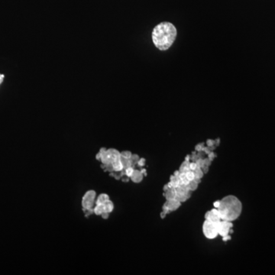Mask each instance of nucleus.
<instances>
[{
    "instance_id": "obj_1",
    "label": "nucleus",
    "mask_w": 275,
    "mask_h": 275,
    "mask_svg": "<svg viewBox=\"0 0 275 275\" xmlns=\"http://www.w3.org/2000/svg\"><path fill=\"white\" fill-rule=\"evenodd\" d=\"M177 29L170 22L163 21L155 26L152 31V41L157 48L160 50L169 49L175 41Z\"/></svg>"
},
{
    "instance_id": "obj_2",
    "label": "nucleus",
    "mask_w": 275,
    "mask_h": 275,
    "mask_svg": "<svg viewBox=\"0 0 275 275\" xmlns=\"http://www.w3.org/2000/svg\"><path fill=\"white\" fill-rule=\"evenodd\" d=\"M217 209L222 220L233 222L241 215L242 204L238 197L229 195L220 200V205Z\"/></svg>"
},
{
    "instance_id": "obj_3",
    "label": "nucleus",
    "mask_w": 275,
    "mask_h": 275,
    "mask_svg": "<svg viewBox=\"0 0 275 275\" xmlns=\"http://www.w3.org/2000/svg\"><path fill=\"white\" fill-rule=\"evenodd\" d=\"M203 232L208 239H214L218 235V223H213L205 220L203 224Z\"/></svg>"
},
{
    "instance_id": "obj_4",
    "label": "nucleus",
    "mask_w": 275,
    "mask_h": 275,
    "mask_svg": "<svg viewBox=\"0 0 275 275\" xmlns=\"http://www.w3.org/2000/svg\"><path fill=\"white\" fill-rule=\"evenodd\" d=\"M96 196V192L94 190H90L86 193L82 200V206L85 212L88 210H93V203Z\"/></svg>"
},
{
    "instance_id": "obj_5",
    "label": "nucleus",
    "mask_w": 275,
    "mask_h": 275,
    "mask_svg": "<svg viewBox=\"0 0 275 275\" xmlns=\"http://www.w3.org/2000/svg\"><path fill=\"white\" fill-rule=\"evenodd\" d=\"M233 228V223L232 222L226 221V220H221L219 222H218V235L222 237L226 236L229 235L230 229Z\"/></svg>"
},
{
    "instance_id": "obj_6",
    "label": "nucleus",
    "mask_w": 275,
    "mask_h": 275,
    "mask_svg": "<svg viewBox=\"0 0 275 275\" xmlns=\"http://www.w3.org/2000/svg\"><path fill=\"white\" fill-rule=\"evenodd\" d=\"M205 219L213 223H218L222 220L220 218L219 212L216 208L207 211L205 214Z\"/></svg>"
},
{
    "instance_id": "obj_7",
    "label": "nucleus",
    "mask_w": 275,
    "mask_h": 275,
    "mask_svg": "<svg viewBox=\"0 0 275 275\" xmlns=\"http://www.w3.org/2000/svg\"><path fill=\"white\" fill-rule=\"evenodd\" d=\"M164 204L167 205V206L168 207L169 210L170 212H173V211H175L181 206V203L180 201H178L176 199H173V200H167L166 203Z\"/></svg>"
},
{
    "instance_id": "obj_8",
    "label": "nucleus",
    "mask_w": 275,
    "mask_h": 275,
    "mask_svg": "<svg viewBox=\"0 0 275 275\" xmlns=\"http://www.w3.org/2000/svg\"><path fill=\"white\" fill-rule=\"evenodd\" d=\"M143 174H141V170H134V173L133 174L131 175V177H130L131 180H132L134 183H138L140 182H141L142 179H143Z\"/></svg>"
},
{
    "instance_id": "obj_9",
    "label": "nucleus",
    "mask_w": 275,
    "mask_h": 275,
    "mask_svg": "<svg viewBox=\"0 0 275 275\" xmlns=\"http://www.w3.org/2000/svg\"><path fill=\"white\" fill-rule=\"evenodd\" d=\"M165 199L167 200H170L173 199H175L176 196H177V191H176L175 188H169L167 191H165V193H163Z\"/></svg>"
},
{
    "instance_id": "obj_10",
    "label": "nucleus",
    "mask_w": 275,
    "mask_h": 275,
    "mask_svg": "<svg viewBox=\"0 0 275 275\" xmlns=\"http://www.w3.org/2000/svg\"><path fill=\"white\" fill-rule=\"evenodd\" d=\"M103 208L105 212H108L110 213L111 212H112L113 209H114V205H113L112 202L108 200L103 203Z\"/></svg>"
},
{
    "instance_id": "obj_11",
    "label": "nucleus",
    "mask_w": 275,
    "mask_h": 275,
    "mask_svg": "<svg viewBox=\"0 0 275 275\" xmlns=\"http://www.w3.org/2000/svg\"><path fill=\"white\" fill-rule=\"evenodd\" d=\"M108 200H109V196L107 194H100L97 198V200H96V204H103L105 202H106Z\"/></svg>"
},
{
    "instance_id": "obj_12",
    "label": "nucleus",
    "mask_w": 275,
    "mask_h": 275,
    "mask_svg": "<svg viewBox=\"0 0 275 275\" xmlns=\"http://www.w3.org/2000/svg\"><path fill=\"white\" fill-rule=\"evenodd\" d=\"M189 170H190L189 169V161L184 160V161L181 163V165H180L179 170H180V172L186 173L187 171H189Z\"/></svg>"
},
{
    "instance_id": "obj_13",
    "label": "nucleus",
    "mask_w": 275,
    "mask_h": 275,
    "mask_svg": "<svg viewBox=\"0 0 275 275\" xmlns=\"http://www.w3.org/2000/svg\"><path fill=\"white\" fill-rule=\"evenodd\" d=\"M104 212L103 204H96L95 208L93 209V212L96 215H101Z\"/></svg>"
},
{
    "instance_id": "obj_14",
    "label": "nucleus",
    "mask_w": 275,
    "mask_h": 275,
    "mask_svg": "<svg viewBox=\"0 0 275 275\" xmlns=\"http://www.w3.org/2000/svg\"><path fill=\"white\" fill-rule=\"evenodd\" d=\"M121 160H122V165H123V167L124 169L127 167H132V163H131V160L130 159H127V158H124V157H121Z\"/></svg>"
},
{
    "instance_id": "obj_15",
    "label": "nucleus",
    "mask_w": 275,
    "mask_h": 275,
    "mask_svg": "<svg viewBox=\"0 0 275 275\" xmlns=\"http://www.w3.org/2000/svg\"><path fill=\"white\" fill-rule=\"evenodd\" d=\"M193 172H194V175H195L196 178L202 179L203 177V176H204V173H203V171L202 170L201 168H200V167H197L196 169L194 170Z\"/></svg>"
},
{
    "instance_id": "obj_16",
    "label": "nucleus",
    "mask_w": 275,
    "mask_h": 275,
    "mask_svg": "<svg viewBox=\"0 0 275 275\" xmlns=\"http://www.w3.org/2000/svg\"><path fill=\"white\" fill-rule=\"evenodd\" d=\"M198 186H199V184L196 183V182H195L194 180H191L187 186L190 191H195L196 189L198 188Z\"/></svg>"
},
{
    "instance_id": "obj_17",
    "label": "nucleus",
    "mask_w": 275,
    "mask_h": 275,
    "mask_svg": "<svg viewBox=\"0 0 275 275\" xmlns=\"http://www.w3.org/2000/svg\"><path fill=\"white\" fill-rule=\"evenodd\" d=\"M190 198V196H176L175 199L177 200L178 201H180V203H183V202H186L188 199Z\"/></svg>"
},
{
    "instance_id": "obj_18",
    "label": "nucleus",
    "mask_w": 275,
    "mask_h": 275,
    "mask_svg": "<svg viewBox=\"0 0 275 275\" xmlns=\"http://www.w3.org/2000/svg\"><path fill=\"white\" fill-rule=\"evenodd\" d=\"M134 169L133 168V167H127L125 169V174L126 176H128V177H131V175L134 173Z\"/></svg>"
},
{
    "instance_id": "obj_19",
    "label": "nucleus",
    "mask_w": 275,
    "mask_h": 275,
    "mask_svg": "<svg viewBox=\"0 0 275 275\" xmlns=\"http://www.w3.org/2000/svg\"><path fill=\"white\" fill-rule=\"evenodd\" d=\"M186 177L189 180H193V179L195 178V175H194V172L193 170H189V171L186 173Z\"/></svg>"
},
{
    "instance_id": "obj_20",
    "label": "nucleus",
    "mask_w": 275,
    "mask_h": 275,
    "mask_svg": "<svg viewBox=\"0 0 275 275\" xmlns=\"http://www.w3.org/2000/svg\"><path fill=\"white\" fill-rule=\"evenodd\" d=\"M120 154H121V157H124V158H127V159H130L131 158V155H132V154L131 153V151H122V153H120Z\"/></svg>"
},
{
    "instance_id": "obj_21",
    "label": "nucleus",
    "mask_w": 275,
    "mask_h": 275,
    "mask_svg": "<svg viewBox=\"0 0 275 275\" xmlns=\"http://www.w3.org/2000/svg\"><path fill=\"white\" fill-rule=\"evenodd\" d=\"M139 159L140 158H139L138 155H137V154H132L131 157V158H130V160H131V163H132V165H133V164H135L136 163H138V161Z\"/></svg>"
},
{
    "instance_id": "obj_22",
    "label": "nucleus",
    "mask_w": 275,
    "mask_h": 275,
    "mask_svg": "<svg viewBox=\"0 0 275 275\" xmlns=\"http://www.w3.org/2000/svg\"><path fill=\"white\" fill-rule=\"evenodd\" d=\"M196 163L197 165V167H200L202 168L203 166H204V160H203V158H198L196 161Z\"/></svg>"
},
{
    "instance_id": "obj_23",
    "label": "nucleus",
    "mask_w": 275,
    "mask_h": 275,
    "mask_svg": "<svg viewBox=\"0 0 275 275\" xmlns=\"http://www.w3.org/2000/svg\"><path fill=\"white\" fill-rule=\"evenodd\" d=\"M203 148H204V143H200L195 147V150L196 151H198L199 152V151H203Z\"/></svg>"
},
{
    "instance_id": "obj_24",
    "label": "nucleus",
    "mask_w": 275,
    "mask_h": 275,
    "mask_svg": "<svg viewBox=\"0 0 275 275\" xmlns=\"http://www.w3.org/2000/svg\"><path fill=\"white\" fill-rule=\"evenodd\" d=\"M207 155H208V158L210 159L212 161L215 158V157H216V154L214 153V151H211V152L209 153V154H207Z\"/></svg>"
},
{
    "instance_id": "obj_25",
    "label": "nucleus",
    "mask_w": 275,
    "mask_h": 275,
    "mask_svg": "<svg viewBox=\"0 0 275 275\" xmlns=\"http://www.w3.org/2000/svg\"><path fill=\"white\" fill-rule=\"evenodd\" d=\"M145 162H146V160H145V158H140L138 161V164L140 167H144L145 165Z\"/></svg>"
},
{
    "instance_id": "obj_26",
    "label": "nucleus",
    "mask_w": 275,
    "mask_h": 275,
    "mask_svg": "<svg viewBox=\"0 0 275 275\" xmlns=\"http://www.w3.org/2000/svg\"><path fill=\"white\" fill-rule=\"evenodd\" d=\"M203 160H204V164L206 165V166L209 167L211 165V163H212V160H211L209 158H208V157L203 158Z\"/></svg>"
},
{
    "instance_id": "obj_27",
    "label": "nucleus",
    "mask_w": 275,
    "mask_h": 275,
    "mask_svg": "<svg viewBox=\"0 0 275 275\" xmlns=\"http://www.w3.org/2000/svg\"><path fill=\"white\" fill-rule=\"evenodd\" d=\"M197 168V165L196 163V162H192V163H189V169L191 170H194Z\"/></svg>"
},
{
    "instance_id": "obj_28",
    "label": "nucleus",
    "mask_w": 275,
    "mask_h": 275,
    "mask_svg": "<svg viewBox=\"0 0 275 275\" xmlns=\"http://www.w3.org/2000/svg\"><path fill=\"white\" fill-rule=\"evenodd\" d=\"M206 145H207L208 147L213 146V145H215V141L212 140V139H209V140H207V141H206Z\"/></svg>"
},
{
    "instance_id": "obj_29",
    "label": "nucleus",
    "mask_w": 275,
    "mask_h": 275,
    "mask_svg": "<svg viewBox=\"0 0 275 275\" xmlns=\"http://www.w3.org/2000/svg\"><path fill=\"white\" fill-rule=\"evenodd\" d=\"M203 151L205 153V154H206V155H207V154H209V153H210L212 151H211L210 148H209L208 146L207 147H205L204 146V148H203Z\"/></svg>"
},
{
    "instance_id": "obj_30",
    "label": "nucleus",
    "mask_w": 275,
    "mask_h": 275,
    "mask_svg": "<svg viewBox=\"0 0 275 275\" xmlns=\"http://www.w3.org/2000/svg\"><path fill=\"white\" fill-rule=\"evenodd\" d=\"M162 209H163V211L166 214H168V213H170V211L169 210V209H168V207H167V206L166 204H163V208H162Z\"/></svg>"
},
{
    "instance_id": "obj_31",
    "label": "nucleus",
    "mask_w": 275,
    "mask_h": 275,
    "mask_svg": "<svg viewBox=\"0 0 275 275\" xmlns=\"http://www.w3.org/2000/svg\"><path fill=\"white\" fill-rule=\"evenodd\" d=\"M177 177H178L180 180H183L184 178H186V173L180 172V174H179V176Z\"/></svg>"
},
{
    "instance_id": "obj_32",
    "label": "nucleus",
    "mask_w": 275,
    "mask_h": 275,
    "mask_svg": "<svg viewBox=\"0 0 275 275\" xmlns=\"http://www.w3.org/2000/svg\"><path fill=\"white\" fill-rule=\"evenodd\" d=\"M101 215H102V218H105V219H106V218H108V215H109V212H105V211H104V212H102V214H101Z\"/></svg>"
},
{
    "instance_id": "obj_33",
    "label": "nucleus",
    "mask_w": 275,
    "mask_h": 275,
    "mask_svg": "<svg viewBox=\"0 0 275 275\" xmlns=\"http://www.w3.org/2000/svg\"><path fill=\"white\" fill-rule=\"evenodd\" d=\"M201 169H202V170L203 171V173H204V174H207L208 171H209V167L206 166V165H204V166H203V167L201 168Z\"/></svg>"
},
{
    "instance_id": "obj_34",
    "label": "nucleus",
    "mask_w": 275,
    "mask_h": 275,
    "mask_svg": "<svg viewBox=\"0 0 275 275\" xmlns=\"http://www.w3.org/2000/svg\"><path fill=\"white\" fill-rule=\"evenodd\" d=\"M231 239H232V237H231V235H226V236L222 237V241H229V240H231Z\"/></svg>"
},
{
    "instance_id": "obj_35",
    "label": "nucleus",
    "mask_w": 275,
    "mask_h": 275,
    "mask_svg": "<svg viewBox=\"0 0 275 275\" xmlns=\"http://www.w3.org/2000/svg\"><path fill=\"white\" fill-rule=\"evenodd\" d=\"M183 185H184V186H188V185H189V182H190V180H189L186 177V178L183 179Z\"/></svg>"
},
{
    "instance_id": "obj_36",
    "label": "nucleus",
    "mask_w": 275,
    "mask_h": 275,
    "mask_svg": "<svg viewBox=\"0 0 275 275\" xmlns=\"http://www.w3.org/2000/svg\"><path fill=\"white\" fill-rule=\"evenodd\" d=\"M219 205H220V200H217V201L214 202L213 203L214 208H216V209L218 207V206H219Z\"/></svg>"
},
{
    "instance_id": "obj_37",
    "label": "nucleus",
    "mask_w": 275,
    "mask_h": 275,
    "mask_svg": "<svg viewBox=\"0 0 275 275\" xmlns=\"http://www.w3.org/2000/svg\"><path fill=\"white\" fill-rule=\"evenodd\" d=\"M129 178H130V177H128V176H126L125 174V177H122V181H124V182H128V181H129Z\"/></svg>"
},
{
    "instance_id": "obj_38",
    "label": "nucleus",
    "mask_w": 275,
    "mask_h": 275,
    "mask_svg": "<svg viewBox=\"0 0 275 275\" xmlns=\"http://www.w3.org/2000/svg\"><path fill=\"white\" fill-rule=\"evenodd\" d=\"M166 215H167V214L165 213L163 211H162V212H160V218H164L165 217H166Z\"/></svg>"
},
{
    "instance_id": "obj_39",
    "label": "nucleus",
    "mask_w": 275,
    "mask_h": 275,
    "mask_svg": "<svg viewBox=\"0 0 275 275\" xmlns=\"http://www.w3.org/2000/svg\"><path fill=\"white\" fill-rule=\"evenodd\" d=\"M193 180H194V181H195V182H196V183L199 184V183H201L202 179H200V178H196V177H195V178L193 179Z\"/></svg>"
},
{
    "instance_id": "obj_40",
    "label": "nucleus",
    "mask_w": 275,
    "mask_h": 275,
    "mask_svg": "<svg viewBox=\"0 0 275 275\" xmlns=\"http://www.w3.org/2000/svg\"><path fill=\"white\" fill-rule=\"evenodd\" d=\"M141 174H143L144 176H146L147 175V171H146V170L145 169H142V170H141Z\"/></svg>"
},
{
    "instance_id": "obj_41",
    "label": "nucleus",
    "mask_w": 275,
    "mask_h": 275,
    "mask_svg": "<svg viewBox=\"0 0 275 275\" xmlns=\"http://www.w3.org/2000/svg\"><path fill=\"white\" fill-rule=\"evenodd\" d=\"M180 170H175L174 172V175L175 176V177H178L179 176V174H180Z\"/></svg>"
},
{
    "instance_id": "obj_42",
    "label": "nucleus",
    "mask_w": 275,
    "mask_h": 275,
    "mask_svg": "<svg viewBox=\"0 0 275 275\" xmlns=\"http://www.w3.org/2000/svg\"><path fill=\"white\" fill-rule=\"evenodd\" d=\"M191 159V157H190V155H189V154H188V155H186V157H185V160H186V161H189V160H190Z\"/></svg>"
},
{
    "instance_id": "obj_43",
    "label": "nucleus",
    "mask_w": 275,
    "mask_h": 275,
    "mask_svg": "<svg viewBox=\"0 0 275 275\" xmlns=\"http://www.w3.org/2000/svg\"><path fill=\"white\" fill-rule=\"evenodd\" d=\"M167 185L168 188H172L173 187V184H172V182H171V181H170L169 183H167Z\"/></svg>"
},
{
    "instance_id": "obj_44",
    "label": "nucleus",
    "mask_w": 275,
    "mask_h": 275,
    "mask_svg": "<svg viewBox=\"0 0 275 275\" xmlns=\"http://www.w3.org/2000/svg\"><path fill=\"white\" fill-rule=\"evenodd\" d=\"M169 189V188H168L167 185V184H166V185H164V186H163V191H164V192H165V191H167V189Z\"/></svg>"
},
{
    "instance_id": "obj_45",
    "label": "nucleus",
    "mask_w": 275,
    "mask_h": 275,
    "mask_svg": "<svg viewBox=\"0 0 275 275\" xmlns=\"http://www.w3.org/2000/svg\"><path fill=\"white\" fill-rule=\"evenodd\" d=\"M3 78H4V76H3L2 74H0V83H1V82H2Z\"/></svg>"
}]
</instances>
